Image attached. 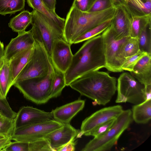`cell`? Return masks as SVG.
I'll return each mask as SVG.
<instances>
[{
    "mask_svg": "<svg viewBox=\"0 0 151 151\" xmlns=\"http://www.w3.org/2000/svg\"><path fill=\"white\" fill-rule=\"evenodd\" d=\"M106 62L101 35L87 40L73 55L71 64L65 73L66 86L88 73L105 68Z\"/></svg>",
    "mask_w": 151,
    "mask_h": 151,
    "instance_id": "obj_1",
    "label": "cell"
},
{
    "mask_svg": "<svg viewBox=\"0 0 151 151\" xmlns=\"http://www.w3.org/2000/svg\"><path fill=\"white\" fill-rule=\"evenodd\" d=\"M117 81L108 73L96 70L78 78L69 86L81 95L93 101L94 104L105 105L116 91Z\"/></svg>",
    "mask_w": 151,
    "mask_h": 151,
    "instance_id": "obj_2",
    "label": "cell"
},
{
    "mask_svg": "<svg viewBox=\"0 0 151 151\" xmlns=\"http://www.w3.org/2000/svg\"><path fill=\"white\" fill-rule=\"evenodd\" d=\"M115 6L101 11L84 12L71 6L65 19L64 38L71 45L77 38L104 22L113 18Z\"/></svg>",
    "mask_w": 151,
    "mask_h": 151,
    "instance_id": "obj_3",
    "label": "cell"
},
{
    "mask_svg": "<svg viewBox=\"0 0 151 151\" xmlns=\"http://www.w3.org/2000/svg\"><path fill=\"white\" fill-rule=\"evenodd\" d=\"M133 120L132 111L123 110L117 117L112 126L104 134L90 140L82 151H107L117 143L119 139Z\"/></svg>",
    "mask_w": 151,
    "mask_h": 151,
    "instance_id": "obj_4",
    "label": "cell"
},
{
    "mask_svg": "<svg viewBox=\"0 0 151 151\" xmlns=\"http://www.w3.org/2000/svg\"><path fill=\"white\" fill-rule=\"evenodd\" d=\"M53 67L46 76L28 78L15 82L14 85L24 98L37 104L47 103L50 98Z\"/></svg>",
    "mask_w": 151,
    "mask_h": 151,
    "instance_id": "obj_5",
    "label": "cell"
},
{
    "mask_svg": "<svg viewBox=\"0 0 151 151\" xmlns=\"http://www.w3.org/2000/svg\"><path fill=\"white\" fill-rule=\"evenodd\" d=\"M30 30L35 39L41 42L50 58L53 42L64 39V29L45 15L33 10Z\"/></svg>",
    "mask_w": 151,
    "mask_h": 151,
    "instance_id": "obj_6",
    "label": "cell"
},
{
    "mask_svg": "<svg viewBox=\"0 0 151 151\" xmlns=\"http://www.w3.org/2000/svg\"><path fill=\"white\" fill-rule=\"evenodd\" d=\"M35 40L32 53L15 83L28 78L45 76L53 67L51 58L43 43Z\"/></svg>",
    "mask_w": 151,
    "mask_h": 151,
    "instance_id": "obj_7",
    "label": "cell"
},
{
    "mask_svg": "<svg viewBox=\"0 0 151 151\" xmlns=\"http://www.w3.org/2000/svg\"><path fill=\"white\" fill-rule=\"evenodd\" d=\"M63 125L52 119L27 125L15 129L11 138L12 140L31 143L45 138Z\"/></svg>",
    "mask_w": 151,
    "mask_h": 151,
    "instance_id": "obj_8",
    "label": "cell"
},
{
    "mask_svg": "<svg viewBox=\"0 0 151 151\" xmlns=\"http://www.w3.org/2000/svg\"><path fill=\"white\" fill-rule=\"evenodd\" d=\"M116 103L128 102L135 105L145 101L143 90L144 86L128 72L122 73L117 79Z\"/></svg>",
    "mask_w": 151,
    "mask_h": 151,
    "instance_id": "obj_9",
    "label": "cell"
},
{
    "mask_svg": "<svg viewBox=\"0 0 151 151\" xmlns=\"http://www.w3.org/2000/svg\"><path fill=\"white\" fill-rule=\"evenodd\" d=\"M101 35L106 62L105 68L113 72L123 71L121 66L124 62L120 58V52L122 46L129 37L116 39L110 25Z\"/></svg>",
    "mask_w": 151,
    "mask_h": 151,
    "instance_id": "obj_10",
    "label": "cell"
},
{
    "mask_svg": "<svg viewBox=\"0 0 151 151\" xmlns=\"http://www.w3.org/2000/svg\"><path fill=\"white\" fill-rule=\"evenodd\" d=\"M120 105L105 107L86 117L82 122L80 132L76 138L91 131L99 125L114 118H116L123 111Z\"/></svg>",
    "mask_w": 151,
    "mask_h": 151,
    "instance_id": "obj_11",
    "label": "cell"
},
{
    "mask_svg": "<svg viewBox=\"0 0 151 151\" xmlns=\"http://www.w3.org/2000/svg\"><path fill=\"white\" fill-rule=\"evenodd\" d=\"M71 45L64 39H58L53 42L50 58L53 66L65 73L70 66L73 55Z\"/></svg>",
    "mask_w": 151,
    "mask_h": 151,
    "instance_id": "obj_12",
    "label": "cell"
},
{
    "mask_svg": "<svg viewBox=\"0 0 151 151\" xmlns=\"http://www.w3.org/2000/svg\"><path fill=\"white\" fill-rule=\"evenodd\" d=\"M114 13L110 26L115 38L122 39L130 37V17L127 6L124 2L115 5Z\"/></svg>",
    "mask_w": 151,
    "mask_h": 151,
    "instance_id": "obj_13",
    "label": "cell"
},
{
    "mask_svg": "<svg viewBox=\"0 0 151 151\" xmlns=\"http://www.w3.org/2000/svg\"><path fill=\"white\" fill-rule=\"evenodd\" d=\"M51 112H46L30 106H23L14 119L15 129L24 126L52 119Z\"/></svg>",
    "mask_w": 151,
    "mask_h": 151,
    "instance_id": "obj_14",
    "label": "cell"
},
{
    "mask_svg": "<svg viewBox=\"0 0 151 151\" xmlns=\"http://www.w3.org/2000/svg\"><path fill=\"white\" fill-rule=\"evenodd\" d=\"M35 43L30 30L18 33V36L12 39L4 49V62H9L20 52L34 46Z\"/></svg>",
    "mask_w": 151,
    "mask_h": 151,
    "instance_id": "obj_15",
    "label": "cell"
},
{
    "mask_svg": "<svg viewBox=\"0 0 151 151\" xmlns=\"http://www.w3.org/2000/svg\"><path fill=\"white\" fill-rule=\"evenodd\" d=\"M80 130L77 129L70 123L63 126L48 134L45 138L54 151L62 147L72 139L76 138Z\"/></svg>",
    "mask_w": 151,
    "mask_h": 151,
    "instance_id": "obj_16",
    "label": "cell"
},
{
    "mask_svg": "<svg viewBox=\"0 0 151 151\" xmlns=\"http://www.w3.org/2000/svg\"><path fill=\"white\" fill-rule=\"evenodd\" d=\"M85 104V101L77 100L58 107L52 109V119L63 124H69L73 118L82 110Z\"/></svg>",
    "mask_w": 151,
    "mask_h": 151,
    "instance_id": "obj_17",
    "label": "cell"
},
{
    "mask_svg": "<svg viewBox=\"0 0 151 151\" xmlns=\"http://www.w3.org/2000/svg\"><path fill=\"white\" fill-rule=\"evenodd\" d=\"M131 75L144 86L151 84V54L142 58L130 72Z\"/></svg>",
    "mask_w": 151,
    "mask_h": 151,
    "instance_id": "obj_18",
    "label": "cell"
},
{
    "mask_svg": "<svg viewBox=\"0 0 151 151\" xmlns=\"http://www.w3.org/2000/svg\"><path fill=\"white\" fill-rule=\"evenodd\" d=\"M34 46L20 52L9 61L10 80L12 86L14 85L17 76L29 60L33 52Z\"/></svg>",
    "mask_w": 151,
    "mask_h": 151,
    "instance_id": "obj_19",
    "label": "cell"
},
{
    "mask_svg": "<svg viewBox=\"0 0 151 151\" xmlns=\"http://www.w3.org/2000/svg\"><path fill=\"white\" fill-rule=\"evenodd\" d=\"M126 4L130 17L129 36L138 38L144 27L148 24L151 23V14H142L132 9Z\"/></svg>",
    "mask_w": 151,
    "mask_h": 151,
    "instance_id": "obj_20",
    "label": "cell"
},
{
    "mask_svg": "<svg viewBox=\"0 0 151 151\" xmlns=\"http://www.w3.org/2000/svg\"><path fill=\"white\" fill-rule=\"evenodd\" d=\"M131 111L133 120L136 123H147L151 119V100L135 105Z\"/></svg>",
    "mask_w": 151,
    "mask_h": 151,
    "instance_id": "obj_21",
    "label": "cell"
},
{
    "mask_svg": "<svg viewBox=\"0 0 151 151\" xmlns=\"http://www.w3.org/2000/svg\"><path fill=\"white\" fill-rule=\"evenodd\" d=\"M28 5L40 13L52 20L64 29L65 19L50 10L41 0H27Z\"/></svg>",
    "mask_w": 151,
    "mask_h": 151,
    "instance_id": "obj_22",
    "label": "cell"
},
{
    "mask_svg": "<svg viewBox=\"0 0 151 151\" xmlns=\"http://www.w3.org/2000/svg\"><path fill=\"white\" fill-rule=\"evenodd\" d=\"M32 18V12L24 10L12 18L9 23V26L13 31L20 33L25 31L27 27L31 24Z\"/></svg>",
    "mask_w": 151,
    "mask_h": 151,
    "instance_id": "obj_23",
    "label": "cell"
},
{
    "mask_svg": "<svg viewBox=\"0 0 151 151\" xmlns=\"http://www.w3.org/2000/svg\"><path fill=\"white\" fill-rule=\"evenodd\" d=\"M12 86L10 80L9 62H4L0 68V99H6L7 94Z\"/></svg>",
    "mask_w": 151,
    "mask_h": 151,
    "instance_id": "obj_24",
    "label": "cell"
},
{
    "mask_svg": "<svg viewBox=\"0 0 151 151\" xmlns=\"http://www.w3.org/2000/svg\"><path fill=\"white\" fill-rule=\"evenodd\" d=\"M25 0H0V14H14L24 9Z\"/></svg>",
    "mask_w": 151,
    "mask_h": 151,
    "instance_id": "obj_25",
    "label": "cell"
},
{
    "mask_svg": "<svg viewBox=\"0 0 151 151\" xmlns=\"http://www.w3.org/2000/svg\"><path fill=\"white\" fill-rule=\"evenodd\" d=\"M53 67L54 74L51 86V99L60 96L63 89L66 86L65 73L54 66Z\"/></svg>",
    "mask_w": 151,
    "mask_h": 151,
    "instance_id": "obj_26",
    "label": "cell"
},
{
    "mask_svg": "<svg viewBox=\"0 0 151 151\" xmlns=\"http://www.w3.org/2000/svg\"><path fill=\"white\" fill-rule=\"evenodd\" d=\"M139 50L138 38L129 37L121 48L120 58L124 61L126 58L134 55Z\"/></svg>",
    "mask_w": 151,
    "mask_h": 151,
    "instance_id": "obj_27",
    "label": "cell"
},
{
    "mask_svg": "<svg viewBox=\"0 0 151 151\" xmlns=\"http://www.w3.org/2000/svg\"><path fill=\"white\" fill-rule=\"evenodd\" d=\"M112 18L104 22L74 40L73 44L82 42L100 35L111 25Z\"/></svg>",
    "mask_w": 151,
    "mask_h": 151,
    "instance_id": "obj_28",
    "label": "cell"
},
{
    "mask_svg": "<svg viewBox=\"0 0 151 151\" xmlns=\"http://www.w3.org/2000/svg\"><path fill=\"white\" fill-rule=\"evenodd\" d=\"M138 39L140 50L151 54V23L144 27Z\"/></svg>",
    "mask_w": 151,
    "mask_h": 151,
    "instance_id": "obj_29",
    "label": "cell"
},
{
    "mask_svg": "<svg viewBox=\"0 0 151 151\" xmlns=\"http://www.w3.org/2000/svg\"><path fill=\"white\" fill-rule=\"evenodd\" d=\"M129 7L144 14H151V1L123 0Z\"/></svg>",
    "mask_w": 151,
    "mask_h": 151,
    "instance_id": "obj_30",
    "label": "cell"
},
{
    "mask_svg": "<svg viewBox=\"0 0 151 151\" xmlns=\"http://www.w3.org/2000/svg\"><path fill=\"white\" fill-rule=\"evenodd\" d=\"M15 129L14 119L1 116L0 117V134L11 137Z\"/></svg>",
    "mask_w": 151,
    "mask_h": 151,
    "instance_id": "obj_31",
    "label": "cell"
},
{
    "mask_svg": "<svg viewBox=\"0 0 151 151\" xmlns=\"http://www.w3.org/2000/svg\"><path fill=\"white\" fill-rule=\"evenodd\" d=\"M147 54L139 50L134 55L126 58L121 66L122 70L129 72L132 71L138 62Z\"/></svg>",
    "mask_w": 151,
    "mask_h": 151,
    "instance_id": "obj_32",
    "label": "cell"
},
{
    "mask_svg": "<svg viewBox=\"0 0 151 151\" xmlns=\"http://www.w3.org/2000/svg\"><path fill=\"white\" fill-rule=\"evenodd\" d=\"M116 118H113L99 125L84 135L91 136L94 138L99 137L106 133L113 125Z\"/></svg>",
    "mask_w": 151,
    "mask_h": 151,
    "instance_id": "obj_33",
    "label": "cell"
},
{
    "mask_svg": "<svg viewBox=\"0 0 151 151\" xmlns=\"http://www.w3.org/2000/svg\"><path fill=\"white\" fill-rule=\"evenodd\" d=\"M29 151H54L45 138L29 143Z\"/></svg>",
    "mask_w": 151,
    "mask_h": 151,
    "instance_id": "obj_34",
    "label": "cell"
},
{
    "mask_svg": "<svg viewBox=\"0 0 151 151\" xmlns=\"http://www.w3.org/2000/svg\"><path fill=\"white\" fill-rule=\"evenodd\" d=\"M114 6L112 0H96L88 12L101 11Z\"/></svg>",
    "mask_w": 151,
    "mask_h": 151,
    "instance_id": "obj_35",
    "label": "cell"
},
{
    "mask_svg": "<svg viewBox=\"0 0 151 151\" xmlns=\"http://www.w3.org/2000/svg\"><path fill=\"white\" fill-rule=\"evenodd\" d=\"M0 114L3 116L11 119H14L17 113L11 107L6 99H0Z\"/></svg>",
    "mask_w": 151,
    "mask_h": 151,
    "instance_id": "obj_36",
    "label": "cell"
},
{
    "mask_svg": "<svg viewBox=\"0 0 151 151\" xmlns=\"http://www.w3.org/2000/svg\"><path fill=\"white\" fill-rule=\"evenodd\" d=\"M3 151H29V143L15 141L6 147Z\"/></svg>",
    "mask_w": 151,
    "mask_h": 151,
    "instance_id": "obj_37",
    "label": "cell"
},
{
    "mask_svg": "<svg viewBox=\"0 0 151 151\" xmlns=\"http://www.w3.org/2000/svg\"><path fill=\"white\" fill-rule=\"evenodd\" d=\"M96 0H74L72 6L84 12H88Z\"/></svg>",
    "mask_w": 151,
    "mask_h": 151,
    "instance_id": "obj_38",
    "label": "cell"
},
{
    "mask_svg": "<svg viewBox=\"0 0 151 151\" xmlns=\"http://www.w3.org/2000/svg\"><path fill=\"white\" fill-rule=\"evenodd\" d=\"M76 138H74L67 144L60 148L57 151H73L75 150V145L76 141H75Z\"/></svg>",
    "mask_w": 151,
    "mask_h": 151,
    "instance_id": "obj_39",
    "label": "cell"
},
{
    "mask_svg": "<svg viewBox=\"0 0 151 151\" xmlns=\"http://www.w3.org/2000/svg\"><path fill=\"white\" fill-rule=\"evenodd\" d=\"M46 6L51 11L55 12L56 0H41Z\"/></svg>",
    "mask_w": 151,
    "mask_h": 151,
    "instance_id": "obj_40",
    "label": "cell"
},
{
    "mask_svg": "<svg viewBox=\"0 0 151 151\" xmlns=\"http://www.w3.org/2000/svg\"><path fill=\"white\" fill-rule=\"evenodd\" d=\"M143 93L145 101L151 99V84L144 86Z\"/></svg>",
    "mask_w": 151,
    "mask_h": 151,
    "instance_id": "obj_41",
    "label": "cell"
},
{
    "mask_svg": "<svg viewBox=\"0 0 151 151\" xmlns=\"http://www.w3.org/2000/svg\"><path fill=\"white\" fill-rule=\"evenodd\" d=\"M11 137H6L0 139V151L2 150L12 142Z\"/></svg>",
    "mask_w": 151,
    "mask_h": 151,
    "instance_id": "obj_42",
    "label": "cell"
},
{
    "mask_svg": "<svg viewBox=\"0 0 151 151\" xmlns=\"http://www.w3.org/2000/svg\"><path fill=\"white\" fill-rule=\"evenodd\" d=\"M4 49L3 43L0 40V68L4 63Z\"/></svg>",
    "mask_w": 151,
    "mask_h": 151,
    "instance_id": "obj_43",
    "label": "cell"
},
{
    "mask_svg": "<svg viewBox=\"0 0 151 151\" xmlns=\"http://www.w3.org/2000/svg\"><path fill=\"white\" fill-rule=\"evenodd\" d=\"M114 5L123 2V0H112Z\"/></svg>",
    "mask_w": 151,
    "mask_h": 151,
    "instance_id": "obj_44",
    "label": "cell"
},
{
    "mask_svg": "<svg viewBox=\"0 0 151 151\" xmlns=\"http://www.w3.org/2000/svg\"><path fill=\"white\" fill-rule=\"evenodd\" d=\"M7 137L3 135L2 134H0V139L3 138L5 137Z\"/></svg>",
    "mask_w": 151,
    "mask_h": 151,
    "instance_id": "obj_45",
    "label": "cell"
},
{
    "mask_svg": "<svg viewBox=\"0 0 151 151\" xmlns=\"http://www.w3.org/2000/svg\"><path fill=\"white\" fill-rule=\"evenodd\" d=\"M143 0L145 1H151V0Z\"/></svg>",
    "mask_w": 151,
    "mask_h": 151,
    "instance_id": "obj_46",
    "label": "cell"
},
{
    "mask_svg": "<svg viewBox=\"0 0 151 151\" xmlns=\"http://www.w3.org/2000/svg\"><path fill=\"white\" fill-rule=\"evenodd\" d=\"M1 116H2V115H1V114H0V117H1Z\"/></svg>",
    "mask_w": 151,
    "mask_h": 151,
    "instance_id": "obj_47",
    "label": "cell"
}]
</instances>
